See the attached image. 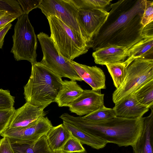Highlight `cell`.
<instances>
[{
    "mask_svg": "<svg viewBox=\"0 0 153 153\" xmlns=\"http://www.w3.org/2000/svg\"><path fill=\"white\" fill-rule=\"evenodd\" d=\"M146 0H120L111 4L107 19L88 44L94 51L111 45L128 49L143 39L141 21Z\"/></svg>",
    "mask_w": 153,
    "mask_h": 153,
    "instance_id": "1",
    "label": "cell"
},
{
    "mask_svg": "<svg viewBox=\"0 0 153 153\" xmlns=\"http://www.w3.org/2000/svg\"><path fill=\"white\" fill-rule=\"evenodd\" d=\"M59 117L63 121L85 132L119 146H131L140 134L144 119V117L128 118L116 116L105 121L94 122L67 113L63 114Z\"/></svg>",
    "mask_w": 153,
    "mask_h": 153,
    "instance_id": "2",
    "label": "cell"
},
{
    "mask_svg": "<svg viewBox=\"0 0 153 153\" xmlns=\"http://www.w3.org/2000/svg\"><path fill=\"white\" fill-rule=\"evenodd\" d=\"M31 65L30 76L24 87L25 98L26 102L44 109L55 102L63 81L40 62Z\"/></svg>",
    "mask_w": 153,
    "mask_h": 153,
    "instance_id": "3",
    "label": "cell"
},
{
    "mask_svg": "<svg viewBox=\"0 0 153 153\" xmlns=\"http://www.w3.org/2000/svg\"><path fill=\"white\" fill-rule=\"evenodd\" d=\"M50 37L60 54L70 60L87 53L89 49L83 38L55 16L47 18Z\"/></svg>",
    "mask_w": 153,
    "mask_h": 153,
    "instance_id": "4",
    "label": "cell"
},
{
    "mask_svg": "<svg viewBox=\"0 0 153 153\" xmlns=\"http://www.w3.org/2000/svg\"><path fill=\"white\" fill-rule=\"evenodd\" d=\"M12 38L11 52L16 60H26L31 64L37 62V38L28 14H24L18 18Z\"/></svg>",
    "mask_w": 153,
    "mask_h": 153,
    "instance_id": "5",
    "label": "cell"
},
{
    "mask_svg": "<svg viewBox=\"0 0 153 153\" xmlns=\"http://www.w3.org/2000/svg\"><path fill=\"white\" fill-rule=\"evenodd\" d=\"M153 80V59L138 58L128 66L121 85L112 94L114 104Z\"/></svg>",
    "mask_w": 153,
    "mask_h": 153,
    "instance_id": "6",
    "label": "cell"
},
{
    "mask_svg": "<svg viewBox=\"0 0 153 153\" xmlns=\"http://www.w3.org/2000/svg\"><path fill=\"white\" fill-rule=\"evenodd\" d=\"M43 53L40 62L61 78L66 77L71 80L81 81L82 79L77 74L71 63L70 60L60 53L50 36L41 32L37 36Z\"/></svg>",
    "mask_w": 153,
    "mask_h": 153,
    "instance_id": "7",
    "label": "cell"
},
{
    "mask_svg": "<svg viewBox=\"0 0 153 153\" xmlns=\"http://www.w3.org/2000/svg\"><path fill=\"white\" fill-rule=\"evenodd\" d=\"M38 8L47 18L51 16L57 17L79 35L87 44L79 20V9L72 0H42Z\"/></svg>",
    "mask_w": 153,
    "mask_h": 153,
    "instance_id": "8",
    "label": "cell"
},
{
    "mask_svg": "<svg viewBox=\"0 0 153 153\" xmlns=\"http://www.w3.org/2000/svg\"><path fill=\"white\" fill-rule=\"evenodd\" d=\"M53 126L48 117H43L28 127L20 130H6L0 135L8 137L12 142L30 143L46 134Z\"/></svg>",
    "mask_w": 153,
    "mask_h": 153,
    "instance_id": "9",
    "label": "cell"
},
{
    "mask_svg": "<svg viewBox=\"0 0 153 153\" xmlns=\"http://www.w3.org/2000/svg\"><path fill=\"white\" fill-rule=\"evenodd\" d=\"M108 14L109 12L102 9H79V20L85 34L88 46L93 38L98 33Z\"/></svg>",
    "mask_w": 153,
    "mask_h": 153,
    "instance_id": "10",
    "label": "cell"
},
{
    "mask_svg": "<svg viewBox=\"0 0 153 153\" xmlns=\"http://www.w3.org/2000/svg\"><path fill=\"white\" fill-rule=\"evenodd\" d=\"M42 108L26 102L19 108L15 109L6 130H15L28 127L45 117Z\"/></svg>",
    "mask_w": 153,
    "mask_h": 153,
    "instance_id": "11",
    "label": "cell"
},
{
    "mask_svg": "<svg viewBox=\"0 0 153 153\" xmlns=\"http://www.w3.org/2000/svg\"><path fill=\"white\" fill-rule=\"evenodd\" d=\"M104 95L92 90H83L69 106V110L80 116L89 114L104 105Z\"/></svg>",
    "mask_w": 153,
    "mask_h": 153,
    "instance_id": "12",
    "label": "cell"
},
{
    "mask_svg": "<svg viewBox=\"0 0 153 153\" xmlns=\"http://www.w3.org/2000/svg\"><path fill=\"white\" fill-rule=\"evenodd\" d=\"M70 62L82 81L89 85L92 90L98 91L106 88L105 76L103 71L97 66H90L78 63L73 60Z\"/></svg>",
    "mask_w": 153,
    "mask_h": 153,
    "instance_id": "13",
    "label": "cell"
},
{
    "mask_svg": "<svg viewBox=\"0 0 153 153\" xmlns=\"http://www.w3.org/2000/svg\"><path fill=\"white\" fill-rule=\"evenodd\" d=\"M113 109L116 116L128 118L143 117L149 110L138 102L134 93L115 103Z\"/></svg>",
    "mask_w": 153,
    "mask_h": 153,
    "instance_id": "14",
    "label": "cell"
},
{
    "mask_svg": "<svg viewBox=\"0 0 153 153\" xmlns=\"http://www.w3.org/2000/svg\"><path fill=\"white\" fill-rule=\"evenodd\" d=\"M128 50L125 47L111 45L95 51L92 56L95 62L97 64L122 63L127 57Z\"/></svg>",
    "mask_w": 153,
    "mask_h": 153,
    "instance_id": "15",
    "label": "cell"
},
{
    "mask_svg": "<svg viewBox=\"0 0 153 153\" xmlns=\"http://www.w3.org/2000/svg\"><path fill=\"white\" fill-rule=\"evenodd\" d=\"M150 109L149 115L144 117L140 134L131 146L133 153H153V107Z\"/></svg>",
    "mask_w": 153,
    "mask_h": 153,
    "instance_id": "16",
    "label": "cell"
},
{
    "mask_svg": "<svg viewBox=\"0 0 153 153\" xmlns=\"http://www.w3.org/2000/svg\"><path fill=\"white\" fill-rule=\"evenodd\" d=\"M83 90L75 81H63L62 86L58 93L55 102L59 107H69L82 93Z\"/></svg>",
    "mask_w": 153,
    "mask_h": 153,
    "instance_id": "17",
    "label": "cell"
},
{
    "mask_svg": "<svg viewBox=\"0 0 153 153\" xmlns=\"http://www.w3.org/2000/svg\"><path fill=\"white\" fill-rule=\"evenodd\" d=\"M127 57L123 62L127 66L137 58L153 59V37L143 38L128 49Z\"/></svg>",
    "mask_w": 153,
    "mask_h": 153,
    "instance_id": "18",
    "label": "cell"
},
{
    "mask_svg": "<svg viewBox=\"0 0 153 153\" xmlns=\"http://www.w3.org/2000/svg\"><path fill=\"white\" fill-rule=\"evenodd\" d=\"M71 136L70 132L63 124L53 126L46 134L48 143L54 153L61 151L66 142Z\"/></svg>",
    "mask_w": 153,
    "mask_h": 153,
    "instance_id": "19",
    "label": "cell"
},
{
    "mask_svg": "<svg viewBox=\"0 0 153 153\" xmlns=\"http://www.w3.org/2000/svg\"><path fill=\"white\" fill-rule=\"evenodd\" d=\"M16 153H54L48 143L46 134L31 143L11 142Z\"/></svg>",
    "mask_w": 153,
    "mask_h": 153,
    "instance_id": "20",
    "label": "cell"
},
{
    "mask_svg": "<svg viewBox=\"0 0 153 153\" xmlns=\"http://www.w3.org/2000/svg\"><path fill=\"white\" fill-rule=\"evenodd\" d=\"M63 122L62 124L70 132L72 136L79 140L82 144H85L93 148L99 149L104 148L108 143L106 141L85 132L68 123Z\"/></svg>",
    "mask_w": 153,
    "mask_h": 153,
    "instance_id": "21",
    "label": "cell"
},
{
    "mask_svg": "<svg viewBox=\"0 0 153 153\" xmlns=\"http://www.w3.org/2000/svg\"><path fill=\"white\" fill-rule=\"evenodd\" d=\"M134 94L141 104L149 108L153 107V80L142 86Z\"/></svg>",
    "mask_w": 153,
    "mask_h": 153,
    "instance_id": "22",
    "label": "cell"
},
{
    "mask_svg": "<svg viewBox=\"0 0 153 153\" xmlns=\"http://www.w3.org/2000/svg\"><path fill=\"white\" fill-rule=\"evenodd\" d=\"M116 88L122 85L125 78L128 66L123 63L106 65Z\"/></svg>",
    "mask_w": 153,
    "mask_h": 153,
    "instance_id": "23",
    "label": "cell"
},
{
    "mask_svg": "<svg viewBox=\"0 0 153 153\" xmlns=\"http://www.w3.org/2000/svg\"><path fill=\"white\" fill-rule=\"evenodd\" d=\"M116 116L113 108L104 105L92 113L82 117L86 120L94 122L105 121Z\"/></svg>",
    "mask_w": 153,
    "mask_h": 153,
    "instance_id": "24",
    "label": "cell"
},
{
    "mask_svg": "<svg viewBox=\"0 0 153 153\" xmlns=\"http://www.w3.org/2000/svg\"><path fill=\"white\" fill-rule=\"evenodd\" d=\"M78 9H100L105 10L109 5L111 0H72Z\"/></svg>",
    "mask_w": 153,
    "mask_h": 153,
    "instance_id": "25",
    "label": "cell"
},
{
    "mask_svg": "<svg viewBox=\"0 0 153 153\" xmlns=\"http://www.w3.org/2000/svg\"><path fill=\"white\" fill-rule=\"evenodd\" d=\"M61 151L64 153H86L79 140L72 136L66 142Z\"/></svg>",
    "mask_w": 153,
    "mask_h": 153,
    "instance_id": "26",
    "label": "cell"
},
{
    "mask_svg": "<svg viewBox=\"0 0 153 153\" xmlns=\"http://www.w3.org/2000/svg\"><path fill=\"white\" fill-rule=\"evenodd\" d=\"M0 10L16 14L19 16L24 14L18 2L16 0H0Z\"/></svg>",
    "mask_w": 153,
    "mask_h": 153,
    "instance_id": "27",
    "label": "cell"
},
{
    "mask_svg": "<svg viewBox=\"0 0 153 153\" xmlns=\"http://www.w3.org/2000/svg\"><path fill=\"white\" fill-rule=\"evenodd\" d=\"M15 110L14 107L10 109H0V135L8 128Z\"/></svg>",
    "mask_w": 153,
    "mask_h": 153,
    "instance_id": "28",
    "label": "cell"
},
{
    "mask_svg": "<svg viewBox=\"0 0 153 153\" xmlns=\"http://www.w3.org/2000/svg\"><path fill=\"white\" fill-rule=\"evenodd\" d=\"M15 97L8 90L0 89V109H10L13 107Z\"/></svg>",
    "mask_w": 153,
    "mask_h": 153,
    "instance_id": "29",
    "label": "cell"
},
{
    "mask_svg": "<svg viewBox=\"0 0 153 153\" xmlns=\"http://www.w3.org/2000/svg\"><path fill=\"white\" fill-rule=\"evenodd\" d=\"M153 21V2L146 0L145 8L141 21V23L144 27Z\"/></svg>",
    "mask_w": 153,
    "mask_h": 153,
    "instance_id": "30",
    "label": "cell"
},
{
    "mask_svg": "<svg viewBox=\"0 0 153 153\" xmlns=\"http://www.w3.org/2000/svg\"><path fill=\"white\" fill-rule=\"evenodd\" d=\"M42 0H17L23 14H28L32 10L38 8Z\"/></svg>",
    "mask_w": 153,
    "mask_h": 153,
    "instance_id": "31",
    "label": "cell"
},
{
    "mask_svg": "<svg viewBox=\"0 0 153 153\" xmlns=\"http://www.w3.org/2000/svg\"><path fill=\"white\" fill-rule=\"evenodd\" d=\"M0 153H16L10 139L7 137L0 140Z\"/></svg>",
    "mask_w": 153,
    "mask_h": 153,
    "instance_id": "32",
    "label": "cell"
},
{
    "mask_svg": "<svg viewBox=\"0 0 153 153\" xmlns=\"http://www.w3.org/2000/svg\"><path fill=\"white\" fill-rule=\"evenodd\" d=\"M20 17L16 14L7 13L0 17V30L10 23Z\"/></svg>",
    "mask_w": 153,
    "mask_h": 153,
    "instance_id": "33",
    "label": "cell"
},
{
    "mask_svg": "<svg viewBox=\"0 0 153 153\" xmlns=\"http://www.w3.org/2000/svg\"><path fill=\"white\" fill-rule=\"evenodd\" d=\"M142 35L143 38L153 37V21L143 27Z\"/></svg>",
    "mask_w": 153,
    "mask_h": 153,
    "instance_id": "34",
    "label": "cell"
},
{
    "mask_svg": "<svg viewBox=\"0 0 153 153\" xmlns=\"http://www.w3.org/2000/svg\"><path fill=\"white\" fill-rule=\"evenodd\" d=\"M12 26L11 23H10L0 30V49L2 48L4 37Z\"/></svg>",
    "mask_w": 153,
    "mask_h": 153,
    "instance_id": "35",
    "label": "cell"
},
{
    "mask_svg": "<svg viewBox=\"0 0 153 153\" xmlns=\"http://www.w3.org/2000/svg\"><path fill=\"white\" fill-rule=\"evenodd\" d=\"M7 13H8L5 11L0 10V17L3 16Z\"/></svg>",
    "mask_w": 153,
    "mask_h": 153,
    "instance_id": "36",
    "label": "cell"
},
{
    "mask_svg": "<svg viewBox=\"0 0 153 153\" xmlns=\"http://www.w3.org/2000/svg\"><path fill=\"white\" fill-rule=\"evenodd\" d=\"M55 153H64L62 152L61 151H59V152H55Z\"/></svg>",
    "mask_w": 153,
    "mask_h": 153,
    "instance_id": "37",
    "label": "cell"
}]
</instances>
